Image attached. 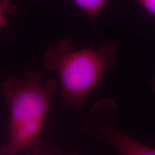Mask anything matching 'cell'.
Wrapping results in <instances>:
<instances>
[{
    "mask_svg": "<svg viewBox=\"0 0 155 155\" xmlns=\"http://www.w3.org/2000/svg\"><path fill=\"white\" fill-rule=\"evenodd\" d=\"M152 91H154V93L155 94V78H154V80H153L152 85Z\"/></svg>",
    "mask_w": 155,
    "mask_h": 155,
    "instance_id": "9",
    "label": "cell"
},
{
    "mask_svg": "<svg viewBox=\"0 0 155 155\" xmlns=\"http://www.w3.org/2000/svg\"><path fill=\"white\" fill-rule=\"evenodd\" d=\"M78 7L96 24L103 9L110 0H73Z\"/></svg>",
    "mask_w": 155,
    "mask_h": 155,
    "instance_id": "5",
    "label": "cell"
},
{
    "mask_svg": "<svg viewBox=\"0 0 155 155\" xmlns=\"http://www.w3.org/2000/svg\"><path fill=\"white\" fill-rule=\"evenodd\" d=\"M31 155H78L75 153H66L58 148L50 149L42 144V141L35 149L32 150Z\"/></svg>",
    "mask_w": 155,
    "mask_h": 155,
    "instance_id": "7",
    "label": "cell"
},
{
    "mask_svg": "<svg viewBox=\"0 0 155 155\" xmlns=\"http://www.w3.org/2000/svg\"><path fill=\"white\" fill-rule=\"evenodd\" d=\"M118 111L112 98L96 101L81 126V133L91 140L111 147L119 155H155V148L131 138L118 127Z\"/></svg>",
    "mask_w": 155,
    "mask_h": 155,
    "instance_id": "3",
    "label": "cell"
},
{
    "mask_svg": "<svg viewBox=\"0 0 155 155\" xmlns=\"http://www.w3.org/2000/svg\"><path fill=\"white\" fill-rule=\"evenodd\" d=\"M15 5L12 0H0V29L7 24V17L13 12Z\"/></svg>",
    "mask_w": 155,
    "mask_h": 155,
    "instance_id": "6",
    "label": "cell"
},
{
    "mask_svg": "<svg viewBox=\"0 0 155 155\" xmlns=\"http://www.w3.org/2000/svg\"><path fill=\"white\" fill-rule=\"evenodd\" d=\"M57 88V81L46 78L40 71L7 78L0 90L9 108L8 130L28 120L46 119Z\"/></svg>",
    "mask_w": 155,
    "mask_h": 155,
    "instance_id": "2",
    "label": "cell"
},
{
    "mask_svg": "<svg viewBox=\"0 0 155 155\" xmlns=\"http://www.w3.org/2000/svg\"><path fill=\"white\" fill-rule=\"evenodd\" d=\"M44 118L30 119L8 130V140L2 148L5 155H13L25 150H34L41 142Z\"/></svg>",
    "mask_w": 155,
    "mask_h": 155,
    "instance_id": "4",
    "label": "cell"
},
{
    "mask_svg": "<svg viewBox=\"0 0 155 155\" xmlns=\"http://www.w3.org/2000/svg\"><path fill=\"white\" fill-rule=\"evenodd\" d=\"M117 45L106 41L97 49L76 50L72 39L65 37L45 52L42 68L57 73L64 106L77 111L116 64Z\"/></svg>",
    "mask_w": 155,
    "mask_h": 155,
    "instance_id": "1",
    "label": "cell"
},
{
    "mask_svg": "<svg viewBox=\"0 0 155 155\" xmlns=\"http://www.w3.org/2000/svg\"><path fill=\"white\" fill-rule=\"evenodd\" d=\"M144 10L155 17V0H134Z\"/></svg>",
    "mask_w": 155,
    "mask_h": 155,
    "instance_id": "8",
    "label": "cell"
}]
</instances>
